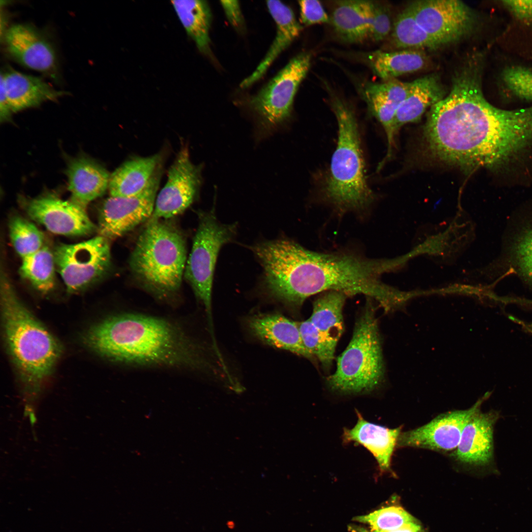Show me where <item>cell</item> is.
<instances>
[{
    "label": "cell",
    "instance_id": "cell-8",
    "mask_svg": "<svg viewBox=\"0 0 532 532\" xmlns=\"http://www.w3.org/2000/svg\"><path fill=\"white\" fill-rule=\"evenodd\" d=\"M311 55L302 52L247 102L254 119V135L261 141L280 131L291 117L296 93L310 66Z\"/></svg>",
    "mask_w": 532,
    "mask_h": 532
},
{
    "label": "cell",
    "instance_id": "cell-31",
    "mask_svg": "<svg viewBox=\"0 0 532 532\" xmlns=\"http://www.w3.org/2000/svg\"><path fill=\"white\" fill-rule=\"evenodd\" d=\"M392 32L393 42L398 48L435 49L442 46L418 24L408 6L397 16Z\"/></svg>",
    "mask_w": 532,
    "mask_h": 532
},
{
    "label": "cell",
    "instance_id": "cell-24",
    "mask_svg": "<svg viewBox=\"0 0 532 532\" xmlns=\"http://www.w3.org/2000/svg\"><path fill=\"white\" fill-rule=\"evenodd\" d=\"M446 91L437 74H430L410 82L407 95L395 118L397 133L404 125L417 122L426 111L446 97Z\"/></svg>",
    "mask_w": 532,
    "mask_h": 532
},
{
    "label": "cell",
    "instance_id": "cell-9",
    "mask_svg": "<svg viewBox=\"0 0 532 532\" xmlns=\"http://www.w3.org/2000/svg\"><path fill=\"white\" fill-rule=\"evenodd\" d=\"M198 215V226L184 276L204 307L210 334L213 336L211 297L215 266L221 247L234 237L236 226L220 223L214 209L200 211Z\"/></svg>",
    "mask_w": 532,
    "mask_h": 532
},
{
    "label": "cell",
    "instance_id": "cell-38",
    "mask_svg": "<svg viewBox=\"0 0 532 532\" xmlns=\"http://www.w3.org/2000/svg\"><path fill=\"white\" fill-rule=\"evenodd\" d=\"M301 20L303 24L309 26L321 23H330L328 15L321 3L317 0L299 1Z\"/></svg>",
    "mask_w": 532,
    "mask_h": 532
},
{
    "label": "cell",
    "instance_id": "cell-39",
    "mask_svg": "<svg viewBox=\"0 0 532 532\" xmlns=\"http://www.w3.org/2000/svg\"><path fill=\"white\" fill-rule=\"evenodd\" d=\"M502 4L517 20L532 22V0H504Z\"/></svg>",
    "mask_w": 532,
    "mask_h": 532
},
{
    "label": "cell",
    "instance_id": "cell-12",
    "mask_svg": "<svg viewBox=\"0 0 532 532\" xmlns=\"http://www.w3.org/2000/svg\"><path fill=\"white\" fill-rule=\"evenodd\" d=\"M408 7L418 24L442 46L465 38L477 27L476 14L460 0H417Z\"/></svg>",
    "mask_w": 532,
    "mask_h": 532
},
{
    "label": "cell",
    "instance_id": "cell-4",
    "mask_svg": "<svg viewBox=\"0 0 532 532\" xmlns=\"http://www.w3.org/2000/svg\"><path fill=\"white\" fill-rule=\"evenodd\" d=\"M328 91L338 125V138L322 195L339 213L362 212L370 207L375 197L366 179L358 122L351 106L331 89Z\"/></svg>",
    "mask_w": 532,
    "mask_h": 532
},
{
    "label": "cell",
    "instance_id": "cell-10",
    "mask_svg": "<svg viewBox=\"0 0 532 532\" xmlns=\"http://www.w3.org/2000/svg\"><path fill=\"white\" fill-rule=\"evenodd\" d=\"M53 253L56 268L71 293L101 279L111 264L109 241L99 235L77 243L60 244Z\"/></svg>",
    "mask_w": 532,
    "mask_h": 532
},
{
    "label": "cell",
    "instance_id": "cell-14",
    "mask_svg": "<svg viewBox=\"0 0 532 532\" xmlns=\"http://www.w3.org/2000/svg\"><path fill=\"white\" fill-rule=\"evenodd\" d=\"M18 201L31 219L54 233L83 236L98 231V227L90 220L85 209L52 193L33 198L20 196Z\"/></svg>",
    "mask_w": 532,
    "mask_h": 532
},
{
    "label": "cell",
    "instance_id": "cell-42",
    "mask_svg": "<svg viewBox=\"0 0 532 532\" xmlns=\"http://www.w3.org/2000/svg\"><path fill=\"white\" fill-rule=\"evenodd\" d=\"M349 529L351 532H375L371 530H368L364 528L351 525L349 527ZM383 532H423L421 526L418 524L416 521L407 524L402 527L390 531Z\"/></svg>",
    "mask_w": 532,
    "mask_h": 532
},
{
    "label": "cell",
    "instance_id": "cell-1",
    "mask_svg": "<svg viewBox=\"0 0 532 532\" xmlns=\"http://www.w3.org/2000/svg\"><path fill=\"white\" fill-rule=\"evenodd\" d=\"M483 65L481 54L465 59L424 129L432 155L467 171L500 166L532 142V106L509 110L491 104L482 91Z\"/></svg>",
    "mask_w": 532,
    "mask_h": 532
},
{
    "label": "cell",
    "instance_id": "cell-19",
    "mask_svg": "<svg viewBox=\"0 0 532 532\" xmlns=\"http://www.w3.org/2000/svg\"><path fill=\"white\" fill-rule=\"evenodd\" d=\"M498 414L483 413L480 409L464 427L454 456L460 463L472 466L488 464L493 454V427Z\"/></svg>",
    "mask_w": 532,
    "mask_h": 532
},
{
    "label": "cell",
    "instance_id": "cell-3",
    "mask_svg": "<svg viewBox=\"0 0 532 532\" xmlns=\"http://www.w3.org/2000/svg\"><path fill=\"white\" fill-rule=\"evenodd\" d=\"M86 345L115 363L192 371L212 366L204 346L172 320L141 313L109 316L84 334Z\"/></svg>",
    "mask_w": 532,
    "mask_h": 532
},
{
    "label": "cell",
    "instance_id": "cell-22",
    "mask_svg": "<svg viewBox=\"0 0 532 532\" xmlns=\"http://www.w3.org/2000/svg\"><path fill=\"white\" fill-rule=\"evenodd\" d=\"M358 420L355 426L343 430V441L354 442L366 448L374 457L379 473H392V457L401 432V427L389 429L369 422L356 410Z\"/></svg>",
    "mask_w": 532,
    "mask_h": 532
},
{
    "label": "cell",
    "instance_id": "cell-26",
    "mask_svg": "<svg viewBox=\"0 0 532 532\" xmlns=\"http://www.w3.org/2000/svg\"><path fill=\"white\" fill-rule=\"evenodd\" d=\"M162 156L136 157L123 163L110 175V196L129 197L136 195L147 186L159 165Z\"/></svg>",
    "mask_w": 532,
    "mask_h": 532
},
{
    "label": "cell",
    "instance_id": "cell-27",
    "mask_svg": "<svg viewBox=\"0 0 532 532\" xmlns=\"http://www.w3.org/2000/svg\"><path fill=\"white\" fill-rule=\"evenodd\" d=\"M369 0L337 1L330 18L335 33L343 41L361 43L369 38Z\"/></svg>",
    "mask_w": 532,
    "mask_h": 532
},
{
    "label": "cell",
    "instance_id": "cell-23",
    "mask_svg": "<svg viewBox=\"0 0 532 532\" xmlns=\"http://www.w3.org/2000/svg\"><path fill=\"white\" fill-rule=\"evenodd\" d=\"M6 96L13 113L55 101L66 92L56 90L42 79L13 69L1 72Z\"/></svg>",
    "mask_w": 532,
    "mask_h": 532
},
{
    "label": "cell",
    "instance_id": "cell-18",
    "mask_svg": "<svg viewBox=\"0 0 532 532\" xmlns=\"http://www.w3.org/2000/svg\"><path fill=\"white\" fill-rule=\"evenodd\" d=\"M410 82L393 79L382 83L367 82L361 88V95L369 111L384 130L388 154H392L395 146L396 114L406 98Z\"/></svg>",
    "mask_w": 532,
    "mask_h": 532
},
{
    "label": "cell",
    "instance_id": "cell-36",
    "mask_svg": "<svg viewBox=\"0 0 532 532\" xmlns=\"http://www.w3.org/2000/svg\"><path fill=\"white\" fill-rule=\"evenodd\" d=\"M501 77L511 94L519 99L532 101V68L509 66L503 70Z\"/></svg>",
    "mask_w": 532,
    "mask_h": 532
},
{
    "label": "cell",
    "instance_id": "cell-32",
    "mask_svg": "<svg viewBox=\"0 0 532 532\" xmlns=\"http://www.w3.org/2000/svg\"><path fill=\"white\" fill-rule=\"evenodd\" d=\"M56 269L54 253L44 245L35 253L22 259L20 273L36 290L46 294L54 287Z\"/></svg>",
    "mask_w": 532,
    "mask_h": 532
},
{
    "label": "cell",
    "instance_id": "cell-35",
    "mask_svg": "<svg viewBox=\"0 0 532 532\" xmlns=\"http://www.w3.org/2000/svg\"><path fill=\"white\" fill-rule=\"evenodd\" d=\"M303 344L306 350L318 359L325 370L331 367L335 350L328 344L309 319L298 322Z\"/></svg>",
    "mask_w": 532,
    "mask_h": 532
},
{
    "label": "cell",
    "instance_id": "cell-21",
    "mask_svg": "<svg viewBox=\"0 0 532 532\" xmlns=\"http://www.w3.org/2000/svg\"><path fill=\"white\" fill-rule=\"evenodd\" d=\"M65 173L70 200L85 209L90 202L102 196L108 188L110 175L107 170L85 155L70 159Z\"/></svg>",
    "mask_w": 532,
    "mask_h": 532
},
{
    "label": "cell",
    "instance_id": "cell-30",
    "mask_svg": "<svg viewBox=\"0 0 532 532\" xmlns=\"http://www.w3.org/2000/svg\"><path fill=\"white\" fill-rule=\"evenodd\" d=\"M171 2L187 34L198 48L204 54H209L211 14L207 2L192 0H172Z\"/></svg>",
    "mask_w": 532,
    "mask_h": 532
},
{
    "label": "cell",
    "instance_id": "cell-15",
    "mask_svg": "<svg viewBox=\"0 0 532 532\" xmlns=\"http://www.w3.org/2000/svg\"><path fill=\"white\" fill-rule=\"evenodd\" d=\"M495 265L500 278L515 276L532 287V211L508 218Z\"/></svg>",
    "mask_w": 532,
    "mask_h": 532
},
{
    "label": "cell",
    "instance_id": "cell-34",
    "mask_svg": "<svg viewBox=\"0 0 532 532\" xmlns=\"http://www.w3.org/2000/svg\"><path fill=\"white\" fill-rule=\"evenodd\" d=\"M355 520L367 524L370 530L375 532L395 530L416 521L404 509L396 506L381 508L367 515L357 517Z\"/></svg>",
    "mask_w": 532,
    "mask_h": 532
},
{
    "label": "cell",
    "instance_id": "cell-7",
    "mask_svg": "<svg viewBox=\"0 0 532 532\" xmlns=\"http://www.w3.org/2000/svg\"><path fill=\"white\" fill-rule=\"evenodd\" d=\"M367 301L357 320L351 339L327 378L332 390L343 394L371 392L383 382L385 366L375 308Z\"/></svg>",
    "mask_w": 532,
    "mask_h": 532
},
{
    "label": "cell",
    "instance_id": "cell-13",
    "mask_svg": "<svg viewBox=\"0 0 532 532\" xmlns=\"http://www.w3.org/2000/svg\"><path fill=\"white\" fill-rule=\"evenodd\" d=\"M201 171V165L192 162L188 147H182L168 170L166 182L157 196L148 221L169 219L187 209L199 195Z\"/></svg>",
    "mask_w": 532,
    "mask_h": 532
},
{
    "label": "cell",
    "instance_id": "cell-25",
    "mask_svg": "<svg viewBox=\"0 0 532 532\" xmlns=\"http://www.w3.org/2000/svg\"><path fill=\"white\" fill-rule=\"evenodd\" d=\"M266 5L276 24V35L256 69L241 82L242 89L249 87L264 75L276 58L299 35L302 29L289 6L279 0L267 1Z\"/></svg>",
    "mask_w": 532,
    "mask_h": 532
},
{
    "label": "cell",
    "instance_id": "cell-33",
    "mask_svg": "<svg viewBox=\"0 0 532 532\" xmlns=\"http://www.w3.org/2000/svg\"><path fill=\"white\" fill-rule=\"evenodd\" d=\"M9 230L12 245L22 259L35 253L44 246L42 232L33 223L20 216L11 218Z\"/></svg>",
    "mask_w": 532,
    "mask_h": 532
},
{
    "label": "cell",
    "instance_id": "cell-6",
    "mask_svg": "<svg viewBox=\"0 0 532 532\" xmlns=\"http://www.w3.org/2000/svg\"><path fill=\"white\" fill-rule=\"evenodd\" d=\"M187 260L181 233L160 220L147 221L131 254L129 266L144 289L158 299L169 302L179 293Z\"/></svg>",
    "mask_w": 532,
    "mask_h": 532
},
{
    "label": "cell",
    "instance_id": "cell-2",
    "mask_svg": "<svg viewBox=\"0 0 532 532\" xmlns=\"http://www.w3.org/2000/svg\"><path fill=\"white\" fill-rule=\"evenodd\" d=\"M252 250L263 268L264 294L291 310H298L309 297L329 291L363 295L385 311L394 302L396 291L380 277L396 267L395 260L347 250L316 252L284 239L261 242Z\"/></svg>",
    "mask_w": 532,
    "mask_h": 532
},
{
    "label": "cell",
    "instance_id": "cell-20",
    "mask_svg": "<svg viewBox=\"0 0 532 532\" xmlns=\"http://www.w3.org/2000/svg\"><path fill=\"white\" fill-rule=\"evenodd\" d=\"M247 326L253 336L266 344L290 351L311 361L315 359L303 344L298 322L281 314L253 315L247 319Z\"/></svg>",
    "mask_w": 532,
    "mask_h": 532
},
{
    "label": "cell",
    "instance_id": "cell-28",
    "mask_svg": "<svg viewBox=\"0 0 532 532\" xmlns=\"http://www.w3.org/2000/svg\"><path fill=\"white\" fill-rule=\"evenodd\" d=\"M360 56L372 72L384 81L421 70L428 62L425 53L414 49L377 50L362 53Z\"/></svg>",
    "mask_w": 532,
    "mask_h": 532
},
{
    "label": "cell",
    "instance_id": "cell-17",
    "mask_svg": "<svg viewBox=\"0 0 532 532\" xmlns=\"http://www.w3.org/2000/svg\"><path fill=\"white\" fill-rule=\"evenodd\" d=\"M3 41L7 52L17 62L56 78L58 63L55 51L35 28L27 24L13 25L4 32Z\"/></svg>",
    "mask_w": 532,
    "mask_h": 532
},
{
    "label": "cell",
    "instance_id": "cell-40",
    "mask_svg": "<svg viewBox=\"0 0 532 532\" xmlns=\"http://www.w3.org/2000/svg\"><path fill=\"white\" fill-rule=\"evenodd\" d=\"M221 5L230 23L235 28L242 24V16L238 1L221 0Z\"/></svg>",
    "mask_w": 532,
    "mask_h": 532
},
{
    "label": "cell",
    "instance_id": "cell-41",
    "mask_svg": "<svg viewBox=\"0 0 532 532\" xmlns=\"http://www.w3.org/2000/svg\"><path fill=\"white\" fill-rule=\"evenodd\" d=\"M0 88V122H11L12 115L14 113L8 100L3 84L1 80Z\"/></svg>",
    "mask_w": 532,
    "mask_h": 532
},
{
    "label": "cell",
    "instance_id": "cell-37",
    "mask_svg": "<svg viewBox=\"0 0 532 532\" xmlns=\"http://www.w3.org/2000/svg\"><path fill=\"white\" fill-rule=\"evenodd\" d=\"M370 25L369 38L375 42L384 39L392 30L389 5L378 1L369 0Z\"/></svg>",
    "mask_w": 532,
    "mask_h": 532
},
{
    "label": "cell",
    "instance_id": "cell-11",
    "mask_svg": "<svg viewBox=\"0 0 532 532\" xmlns=\"http://www.w3.org/2000/svg\"><path fill=\"white\" fill-rule=\"evenodd\" d=\"M162 174L160 164L146 187L139 193L106 199L99 209V235L112 240L148 221L154 209Z\"/></svg>",
    "mask_w": 532,
    "mask_h": 532
},
{
    "label": "cell",
    "instance_id": "cell-5",
    "mask_svg": "<svg viewBox=\"0 0 532 532\" xmlns=\"http://www.w3.org/2000/svg\"><path fill=\"white\" fill-rule=\"evenodd\" d=\"M0 302L8 351L24 381L38 387L51 373L62 346L21 302L4 272L0 276Z\"/></svg>",
    "mask_w": 532,
    "mask_h": 532
},
{
    "label": "cell",
    "instance_id": "cell-16",
    "mask_svg": "<svg viewBox=\"0 0 532 532\" xmlns=\"http://www.w3.org/2000/svg\"><path fill=\"white\" fill-rule=\"evenodd\" d=\"M489 395L486 394L469 408L440 414L425 425L401 432L397 447H415L442 452L455 450L466 424L480 409L482 402Z\"/></svg>",
    "mask_w": 532,
    "mask_h": 532
},
{
    "label": "cell",
    "instance_id": "cell-29",
    "mask_svg": "<svg viewBox=\"0 0 532 532\" xmlns=\"http://www.w3.org/2000/svg\"><path fill=\"white\" fill-rule=\"evenodd\" d=\"M348 297L337 291L323 293L314 301L309 318L330 346L335 350L343 333V308Z\"/></svg>",
    "mask_w": 532,
    "mask_h": 532
}]
</instances>
